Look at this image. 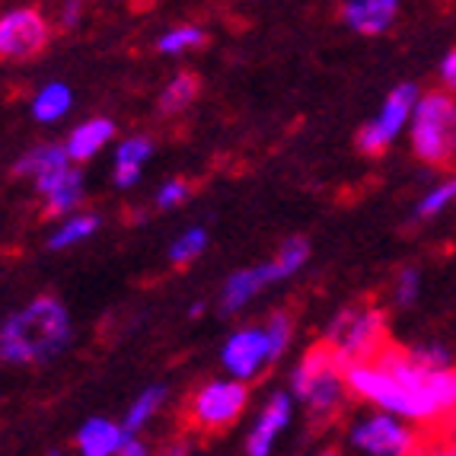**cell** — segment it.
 <instances>
[{"instance_id":"7","label":"cell","mask_w":456,"mask_h":456,"mask_svg":"<svg viewBox=\"0 0 456 456\" xmlns=\"http://www.w3.org/2000/svg\"><path fill=\"white\" fill-rule=\"evenodd\" d=\"M48 38H52V29L38 10L20 7L0 16V58L7 61H29L45 52Z\"/></svg>"},{"instance_id":"4","label":"cell","mask_w":456,"mask_h":456,"mask_svg":"<svg viewBox=\"0 0 456 456\" xmlns=\"http://www.w3.org/2000/svg\"><path fill=\"white\" fill-rule=\"evenodd\" d=\"M345 364L335 358L326 345L313 348L304 358V364L294 370V380H290V389L300 403H306V409L313 415H332L338 405H342L345 395Z\"/></svg>"},{"instance_id":"13","label":"cell","mask_w":456,"mask_h":456,"mask_svg":"<svg viewBox=\"0 0 456 456\" xmlns=\"http://www.w3.org/2000/svg\"><path fill=\"white\" fill-rule=\"evenodd\" d=\"M125 428L112 425L106 419H90L80 431H77V447L86 456H112L122 450L125 441Z\"/></svg>"},{"instance_id":"8","label":"cell","mask_w":456,"mask_h":456,"mask_svg":"<svg viewBox=\"0 0 456 456\" xmlns=\"http://www.w3.org/2000/svg\"><path fill=\"white\" fill-rule=\"evenodd\" d=\"M246 399H249V389H246L243 380H236V377L233 380H214L195 395L191 415H195L198 425L205 428H227L240 419V411L246 409Z\"/></svg>"},{"instance_id":"20","label":"cell","mask_w":456,"mask_h":456,"mask_svg":"<svg viewBox=\"0 0 456 456\" xmlns=\"http://www.w3.org/2000/svg\"><path fill=\"white\" fill-rule=\"evenodd\" d=\"M70 109V90L64 84H48L45 90L32 99V115L38 122H58Z\"/></svg>"},{"instance_id":"2","label":"cell","mask_w":456,"mask_h":456,"mask_svg":"<svg viewBox=\"0 0 456 456\" xmlns=\"http://www.w3.org/2000/svg\"><path fill=\"white\" fill-rule=\"evenodd\" d=\"M411 151L431 169H447L456 160V96L453 90H431L419 96L409 122Z\"/></svg>"},{"instance_id":"29","label":"cell","mask_w":456,"mask_h":456,"mask_svg":"<svg viewBox=\"0 0 456 456\" xmlns=\"http://www.w3.org/2000/svg\"><path fill=\"white\" fill-rule=\"evenodd\" d=\"M185 198H189V183H183V179H169V183H163L160 189H157V208H175L183 205Z\"/></svg>"},{"instance_id":"3","label":"cell","mask_w":456,"mask_h":456,"mask_svg":"<svg viewBox=\"0 0 456 456\" xmlns=\"http://www.w3.org/2000/svg\"><path fill=\"white\" fill-rule=\"evenodd\" d=\"M326 345L345 367L377 358L387 348V316L373 304H351L335 313L326 329Z\"/></svg>"},{"instance_id":"27","label":"cell","mask_w":456,"mask_h":456,"mask_svg":"<svg viewBox=\"0 0 456 456\" xmlns=\"http://www.w3.org/2000/svg\"><path fill=\"white\" fill-rule=\"evenodd\" d=\"M411 354H415L425 367H434V370H437V367H453V354H450V348H444L441 342L415 345Z\"/></svg>"},{"instance_id":"22","label":"cell","mask_w":456,"mask_h":456,"mask_svg":"<svg viewBox=\"0 0 456 456\" xmlns=\"http://www.w3.org/2000/svg\"><path fill=\"white\" fill-rule=\"evenodd\" d=\"M163 399H167V389H163V387L144 389V393L134 399V405L128 409V415H125V431H128V434L141 431V428H144L147 421L157 415V409L163 405Z\"/></svg>"},{"instance_id":"10","label":"cell","mask_w":456,"mask_h":456,"mask_svg":"<svg viewBox=\"0 0 456 456\" xmlns=\"http://www.w3.org/2000/svg\"><path fill=\"white\" fill-rule=\"evenodd\" d=\"M16 173L29 175L32 183H36V189L45 195L48 189H54L70 173V153L68 147H58V144L32 147L23 160L16 163Z\"/></svg>"},{"instance_id":"21","label":"cell","mask_w":456,"mask_h":456,"mask_svg":"<svg viewBox=\"0 0 456 456\" xmlns=\"http://www.w3.org/2000/svg\"><path fill=\"white\" fill-rule=\"evenodd\" d=\"M96 227H99V217H93V214H70L68 221L54 230L52 240H48V249H68L74 243H84L86 236H93Z\"/></svg>"},{"instance_id":"19","label":"cell","mask_w":456,"mask_h":456,"mask_svg":"<svg viewBox=\"0 0 456 456\" xmlns=\"http://www.w3.org/2000/svg\"><path fill=\"white\" fill-rule=\"evenodd\" d=\"M198 99V77L195 74H179L167 84V90L160 93V112L175 115L189 109Z\"/></svg>"},{"instance_id":"30","label":"cell","mask_w":456,"mask_h":456,"mask_svg":"<svg viewBox=\"0 0 456 456\" xmlns=\"http://www.w3.org/2000/svg\"><path fill=\"white\" fill-rule=\"evenodd\" d=\"M441 80H444V86H447V90L456 93V48H453V52L444 54V61H441Z\"/></svg>"},{"instance_id":"15","label":"cell","mask_w":456,"mask_h":456,"mask_svg":"<svg viewBox=\"0 0 456 456\" xmlns=\"http://www.w3.org/2000/svg\"><path fill=\"white\" fill-rule=\"evenodd\" d=\"M112 134H115V125L109 118H90V122L77 125L64 147H68L70 160H90L93 153H99L112 141Z\"/></svg>"},{"instance_id":"5","label":"cell","mask_w":456,"mask_h":456,"mask_svg":"<svg viewBox=\"0 0 456 456\" xmlns=\"http://www.w3.org/2000/svg\"><path fill=\"white\" fill-rule=\"evenodd\" d=\"M415 421L399 419L393 411L377 409V415H367L351 428L348 444L361 453L370 456H405L421 450V434L415 431Z\"/></svg>"},{"instance_id":"26","label":"cell","mask_w":456,"mask_h":456,"mask_svg":"<svg viewBox=\"0 0 456 456\" xmlns=\"http://www.w3.org/2000/svg\"><path fill=\"white\" fill-rule=\"evenodd\" d=\"M421 294V272L419 268H403V272L395 274V284H393V300L395 306H411L419 300Z\"/></svg>"},{"instance_id":"31","label":"cell","mask_w":456,"mask_h":456,"mask_svg":"<svg viewBox=\"0 0 456 456\" xmlns=\"http://www.w3.org/2000/svg\"><path fill=\"white\" fill-rule=\"evenodd\" d=\"M118 453H125V456H144V453H147V447H144V444H137L134 434H125L122 450H118Z\"/></svg>"},{"instance_id":"1","label":"cell","mask_w":456,"mask_h":456,"mask_svg":"<svg viewBox=\"0 0 456 456\" xmlns=\"http://www.w3.org/2000/svg\"><path fill=\"white\" fill-rule=\"evenodd\" d=\"M70 342V316L54 297H36L26 310L0 326V361L42 364L61 354Z\"/></svg>"},{"instance_id":"6","label":"cell","mask_w":456,"mask_h":456,"mask_svg":"<svg viewBox=\"0 0 456 456\" xmlns=\"http://www.w3.org/2000/svg\"><path fill=\"white\" fill-rule=\"evenodd\" d=\"M419 86L415 84H399L387 99H383L380 112L373 115L370 122L361 128L358 134V147L364 153H383L389 144H393L395 137L403 134V128L411 122V109L419 102Z\"/></svg>"},{"instance_id":"23","label":"cell","mask_w":456,"mask_h":456,"mask_svg":"<svg viewBox=\"0 0 456 456\" xmlns=\"http://www.w3.org/2000/svg\"><path fill=\"white\" fill-rule=\"evenodd\" d=\"M453 201H456V175L453 179H447V183L434 185V189L421 198L419 205H415V221H431V217H437V214L447 211Z\"/></svg>"},{"instance_id":"9","label":"cell","mask_w":456,"mask_h":456,"mask_svg":"<svg viewBox=\"0 0 456 456\" xmlns=\"http://www.w3.org/2000/svg\"><path fill=\"white\" fill-rule=\"evenodd\" d=\"M224 367L236 380H249L268 361H274L272 342H268V329H240L224 345Z\"/></svg>"},{"instance_id":"17","label":"cell","mask_w":456,"mask_h":456,"mask_svg":"<svg viewBox=\"0 0 456 456\" xmlns=\"http://www.w3.org/2000/svg\"><path fill=\"white\" fill-rule=\"evenodd\" d=\"M80 201H84V175L77 173V169H70L61 183L45 191V211L52 217L54 214H74Z\"/></svg>"},{"instance_id":"12","label":"cell","mask_w":456,"mask_h":456,"mask_svg":"<svg viewBox=\"0 0 456 456\" xmlns=\"http://www.w3.org/2000/svg\"><path fill=\"white\" fill-rule=\"evenodd\" d=\"M345 23L361 36H380L399 16V0H345Z\"/></svg>"},{"instance_id":"18","label":"cell","mask_w":456,"mask_h":456,"mask_svg":"<svg viewBox=\"0 0 456 456\" xmlns=\"http://www.w3.org/2000/svg\"><path fill=\"white\" fill-rule=\"evenodd\" d=\"M306 259H310V243H306L304 236H294V240H288L278 249V256L272 262H265V268L272 274V281H284V278L300 272L306 265Z\"/></svg>"},{"instance_id":"16","label":"cell","mask_w":456,"mask_h":456,"mask_svg":"<svg viewBox=\"0 0 456 456\" xmlns=\"http://www.w3.org/2000/svg\"><path fill=\"white\" fill-rule=\"evenodd\" d=\"M153 144L147 137H128L125 144H118L115 151V185L118 189H131L141 179V167L151 157Z\"/></svg>"},{"instance_id":"14","label":"cell","mask_w":456,"mask_h":456,"mask_svg":"<svg viewBox=\"0 0 456 456\" xmlns=\"http://www.w3.org/2000/svg\"><path fill=\"white\" fill-rule=\"evenodd\" d=\"M265 284H272V274H268L265 265L259 268H243V272H236L227 278V284H224V297H221V306L224 313H236L243 310L246 304H249L252 297L259 294Z\"/></svg>"},{"instance_id":"24","label":"cell","mask_w":456,"mask_h":456,"mask_svg":"<svg viewBox=\"0 0 456 456\" xmlns=\"http://www.w3.org/2000/svg\"><path fill=\"white\" fill-rule=\"evenodd\" d=\"M198 45H205V32L198 29V26H175V29L163 32V38L157 42V48L163 54H183Z\"/></svg>"},{"instance_id":"25","label":"cell","mask_w":456,"mask_h":456,"mask_svg":"<svg viewBox=\"0 0 456 456\" xmlns=\"http://www.w3.org/2000/svg\"><path fill=\"white\" fill-rule=\"evenodd\" d=\"M205 246H208V233L201 227H191L173 243V249H169V259L179 262V265H185V262L198 259V256L205 252Z\"/></svg>"},{"instance_id":"28","label":"cell","mask_w":456,"mask_h":456,"mask_svg":"<svg viewBox=\"0 0 456 456\" xmlns=\"http://www.w3.org/2000/svg\"><path fill=\"white\" fill-rule=\"evenodd\" d=\"M265 329H268V342H272V354L274 358H281L284 348H288V342H290V320L284 316V313H278Z\"/></svg>"},{"instance_id":"11","label":"cell","mask_w":456,"mask_h":456,"mask_svg":"<svg viewBox=\"0 0 456 456\" xmlns=\"http://www.w3.org/2000/svg\"><path fill=\"white\" fill-rule=\"evenodd\" d=\"M290 415H294L290 395L288 393L272 395V399H268V405L262 409V415H259V421H256V428H252L246 450H249L252 456H265L268 450H272V444L278 441V434H281L284 428L290 425Z\"/></svg>"}]
</instances>
